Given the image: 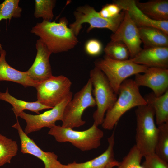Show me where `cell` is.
I'll return each mask as SVG.
<instances>
[{
    "mask_svg": "<svg viewBox=\"0 0 168 168\" xmlns=\"http://www.w3.org/2000/svg\"><path fill=\"white\" fill-rule=\"evenodd\" d=\"M121 10L119 5L113 2L112 3L106 4L98 12L102 17L105 18L111 19L119 16Z\"/></svg>",
    "mask_w": 168,
    "mask_h": 168,
    "instance_id": "obj_31",
    "label": "cell"
},
{
    "mask_svg": "<svg viewBox=\"0 0 168 168\" xmlns=\"http://www.w3.org/2000/svg\"><path fill=\"white\" fill-rule=\"evenodd\" d=\"M139 87L131 79H126L122 83L119 90L118 97L113 106L106 112L101 124L103 128L112 130L128 111L135 107L147 105Z\"/></svg>",
    "mask_w": 168,
    "mask_h": 168,
    "instance_id": "obj_2",
    "label": "cell"
},
{
    "mask_svg": "<svg viewBox=\"0 0 168 168\" xmlns=\"http://www.w3.org/2000/svg\"><path fill=\"white\" fill-rule=\"evenodd\" d=\"M72 97V93L71 92L60 103L51 110L41 114L32 115L24 111L20 113L18 117L24 119L26 123L25 133L28 135L39 131L44 127L50 128L55 125L57 121H62L65 108Z\"/></svg>",
    "mask_w": 168,
    "mask_h": 168,
    "instance_id": "obj_10",
    "label": "cell"
},
{
    "mask_svg": "<svg viewBox=\"0 0 168 168\" xmlns=\"http://www.w3.org/2000/svg\"><path fill=\"white\" fill-rule=\"evenodd\" d=\"M124 18L118 28L110 36L111 41L121 42L127 47L130 58L136 56L142 49L138 28L125 11Z\"/></svg>",
    "mask_w": 168,
    "mask_h": 168,
    "instance_id": "obj_11",
    "label": "cell"
},
{
    "mask_svg": "<svg viewBox=\"0 0 168 168\" xmlns=\"http://www.w3.org/2000/svg\"><path fill=\"white\" fill-rule=\"evenodd\" d=\"M108 146L105 151L99 156L82 163L75 161L66 165L65 168H107L110 163L115 161L114 151L115 143L114 133L108 138Z\"/></svg>",
    "mask_w": 168,
    "mask_h": 168,
    "instance_id": "obj_18",
    "label": "cell"
},
{
    "mask_svg": "<svg viewBox=\"0 0 168 168\" xmlns=\"http://www.w3.org/2000/svg\"><path fill=\"white\" fill-rule=\"evenodd\" d=\"M0 100L7 102L12 105V109L16 118H18V114L24 110H29L39 114L40 111L51 109L42 105L37 100L29 102L18 99L9 93L8 88L5 92L0 91Z\"/></svg>",
    "mask_w": 168,
    "mask_h": 168,
    "instance_id": "obj_22",
    "label": "cell"
},
{
    "mask_svg": "<svg viewBox=\"0 0 168 168\" xmlns=\"http://www.w3.org/2000/svg\"><path fill=\"white\" fill-rule=\"evenodd\" d=\"M35 47L37 54L35 61L27 71L29 77L39 83L53 76L49 61L52 53L40 39L36 42Z\"/></svg>",
    "mask_w": 168,
    "mask_h": 168,
    "instance_id": "obj_14",
    "label": "cell"
},
{
    "mask_svg": "<svg viewBox=\"0 0 168 168\" xmlns=\"http://www.w3.org/2000/svg\"><path fill=\"white\" fill-rule=\"evenodd\" d=\"M17 142L0 133V167L10 163L12 158L17 154Z\"/></svg>",
    "mask_w": 168,
    "mask_h": 168,
    "instance_id": "obj_23",
    "label": "cell"
},
{
    "mask_svg": "<svg viewBox=\"0 0 168 168\" xmlns=\"http://www.w3.org/2000/svg\"><path fill=\"white\" fill-rule=\"evenodd\" d=\"M6 51L0 44V81L15 82L25 87H36L38 83L32 80L27 72L18 70L10 66L7 62Z\"/></svg>",
    "mask_w": 168,
    "mask_h": 168,
    "instance_id": "obj_17",
    "label": "cell"
},
{
    "mask_svg": "<svg viewBox=\"0 0 168 168\" xmlns=\"http://www.w3.org/2000/svg\"><path fill=\"white\" fill-rule=\"evenodd\" d=\"M122 10L127 11L138 28L151 26L157 28L168 35V21H157L147 17L137 7L135 0H116L113 2Z\"/></svg>",
    "mask_w": 168,
    "mask_h": 168,
    "instance_id": "obj_15",
    "label": "cell"
},
{
    "mask_svg": "<svg viewBox=\"0 0 168 168\" xmlns=\"http://www.w3.org/2000/svg\"><path fill=\"white\" fill-rule=\"evenodd\" d=\"M48 133L53 136L57 142H69L82 151L98 148L104 135L103 131L94 123L88 129L82 131L55 125L50 128Z\"/></svg>",
    "mask_w": 168,
    "mask_h": 168,
    "instance_id": "obj_4",
    "label": "cell"
},
{
    "mask_svg": "<svg viewBox=\"0 0 168 168\" xmlns=\"http://www.w3.org/2000/svg\"><path fill=\"white\" fill-rule=\"evenodd\" d=\"M93 89L96 110L94 112V123L97 126L101 125L105 113L114 105L117 98V95L111 86L104 74L95 67L90 73Z\"/></svg>",
    "mask_w": 168,
    "mask_h": 168,
    "instance_id": "obj_6",
    "label": "cell"
},
{
    "mask_svg": "<svg viewBox=\"0 0 168 168\" xmlns=\"http://www.w3.org/2000/svg\"><path fill=\"white\" fill-rule=\"evenodd\" d=\"M143 74L135 75L134 80L137 85L148 87L156 96H159L168 90V69L148 68Z\"/></svg>",
    "mask_w": 168,
    "mask_h": 168,
    "instance_id": "obj_13",
    "label": "cell"
},
{
    "mask_svg": "<svg viewBox=\"0 0 168 168\" xmlns=\"http://www.w3.org/2000/svg\"><path fill=\"white\" fill-rule=\"evenodd\" d=\"M138 28L144 47H168V35L161 30L151 26Z\"/></svg>",
    "mask_w": 168,
    "mask_h": 168,
    "instance_id": "obj_20",
    "label": "cell"
},
{
    "mask_svg": "<svg viewBox=\"0 0 168 168\" xmlns=\"http://www.w3.org/2000/svg\"><path fill=\"white\" fill-rule=\"evenodd\" d=\"M119 162L116 161L110 163L107 166V168H113L114 166H117Z\"/></svg>",
    "mask_w": 168,
    "mask_h": 168,
    "instance_id": "obj_32",
    "label": "cell"
},
{
    "mask_svg": "<svg viewBox=\"0 0 168 168\" xmlns=\"http://www.w3.org/2000/svg\"><path fill=\"white\" fill-rule=\"evenodd\" d=\"M94 64L105 75L117 95L120 86L124 80L132 75L144 73L148 68L136 63L129 59L119 60L106 56L96 60Z\"/></svg>",
    "mask_w": 168,
    "mask_h": 168,
    "instance_id": "obj_5",
    "label": "cell"
},
{
    "mask_svg": "<svg viewBox=\"0 0 168 168\" xmlns=\"http://www.w3.org/2000/svg\"><path fill=\"white\" fill-rule=\"evenodd\" d=\"M72 84L70 80L65 76H52L39 83L35 87L37 100L52 109L70 93Z\"/></svg>",
    "mask_w": 168,
    "mask_h": 168,
    "instance_id": "obj_9",
    "label": "cell"
},
{
    "mask_svg": "<svg viewBox=\"0 0 168 168\" xmlns=\"http://www.w3.org/2000/svg\"><path fill=\"white\" fill-rule=\"evenodd\" d=\"M144 98L147 104L154 110L157 125L168 122V90L159 96H156L152 92Z\"/></svg>",
    "mask_w": 168,
    "mask_h": 168,
    "instance_id": "obj_21",
    "label": "cell"
},
{
    "mask_svg": "<svg viewBox=\"0 0 168 168\" xmlns=\"http://www.w3.org/2000/svg\"><path fill=\"white\" fill-rule=\"evenodd\" d=\"M68 24L65 17L60 18L58 22L43 20L33 26L31 32L40 37L52 54L67 52L78 42Z\"/></svg>",
    "mask_w": 168,
    "mask_h": 168,
    "instance_id": "obj_1",
    "label": "cell"
},
{
    "mask_svg": "<svg viewBox=\"0 0 168 168\" xmlns=\"http://www.w3.org/2000/svg\"><path fill=\"white\" fill-rule=\"evenodd\" d=\"M136 127L135 145L144 157L155 153L158 134L154 110L147 104L137 107L135 111Z\"/></svg>",
    "mask_w": 168,
    "mask_h": 168,
    "instance_id": "obj_3",
    "label": "cell"
},
{
    "mask_svg": "<svg viewBox=\"0 0 168 168\" xmlns=\"http://www.w3.org/2000/svg\"><path fill=\"white\" fill-rule=\"evenodd\" d=\"M106 56L119 60L128 59L130 54L128 49L121 42L110 41L104 49Z\"/></svg>",
    "mask_w": 168,
    "mask_h": 168,
    "instance_id": "obj_25",
    "label": "cell"
},
{
    "mask_svg": "<svg viewBox=\"0 0 168 168\" xmlns=\"http://www.w3.org/2000/svg\"><path fill=\"white\" fill-rule=\"evenodd\" d=\"M12 127L17 131L21 141V151L23 154L32 155L40 160L44 165V168H65L58 160V156L54 152H45L40 149L32 139L24 132L16 118V122Z\"/></svg>",
    "mask_w": 168,
    "mask_h": 168,
    "instance_id": "obj_12",
    "label": "cell"
},
{
    "mask_svg": "<svg viewBox=\"0 0 168 168\" xmlns=\"http://www.w3.org/2000/svg\"><path fill=\"white\" fill-rule=\"evenodd\" d=\"M92 84L90 78L67 104L63 113L62 126L73 129L83 125V113L87 108L96 106L92 95Z\"/></svg>",
    "mask_w": 168,
    "mask_h": 168,
    "instance_id": "obj_7",
    "label": "cell"
},
{
    "mask_svg": "<svg viewBox=\"0 0 168 168\" xmlns=\"http://www.w3.org/2000/svg\"><path fill=\"white\" fill-rule=\"evenodd\" d=\"M56 2L54 0H35V17L42 18L43 21H51L54 17L53 9Z\"/></svg>",
    "mask_w": 168,
    "mask_h": 168,
    "instance_id": "obj_26",
    "label": "cell"
},
{
    "mask_svg": "<svg viewBox=\"0 0 168 168\" xmlns=\"http://www.w3.org/2000/svg\"><path fill=\"white\" fill-rule=\"evenodd\" d=\"M144 157L145 160L141 165L142 168H168V162L155 153L147 155Z\"/></svg>",
    "mask_w": 168,
    "mask_h": 168,
    "instance_id": "obj_29",
    "label": "cell"
},
{
    "mask_svg": "<svg viewBox=\"0 0 168 168\" xmlns=\"http://www.w3.org/2000/svg\"><path fill=\"white\" fill-rule=\"evenodd\" d=\"M133 62L148 68L168 69V47H144L134 58Z\"/></svg>",
    "mask_w": 168,
    "mask_h": 168,
    "instance_id": "obj_16",
    "label": "cell"
},
{
    "mask_svg": "<svg viewBox=\"0 0 168 168\" xmlns=\"http://www.w3.org/2000/svg\"><path fill=\"white\" fill-rule=\"evenodd\" d=\"M117 17L111 19L101 16L92 7L88 5L79 6L74 12L75 21L71 23L69 27L77 36L82 28L83 23L90 25L87 32H89L94 28H106L113 33L118 28L124 17L125 11L122 10Z\"/></svg>",
    "mask_w": 168,
    "mask_h": 168,
    "instance_id": "obj_8",
    "label": "cell"
},
{
    "mask_svg": "<svg viewBox=\"0 0 168 168\" xmlns=\"http://www.w3.org/2000/svg\"><path fill=\"white\" fill-rule=\"evenodd\" d=\"M143 157L135 144L122 161L119 162L116 168H142L141 163Z\"/></svg>",
    "mask_w": 168,
    "mask_h": 168,
    "instance_id": "obj_28",
    "label": "cell"
},
{
    "mask_svg": "<svg viewBox=\"0 0 168 168\" xmlns=\"http://www.w3.org/2000/svg\"><path fill=\"white\" fill-rule=\"evenodd\" d=\"M157 128L155 153L168 162V122L157 125Z\"/></svg>",
    "mask_w": 168,
    "mask_h": 168,
    "instance_id": "obj_24",
    "label": "cell"
},
{
    "mask_svg": "<svg viewBox=\"0 0 168 168\" xmlns=\"http://www.w3.org/2000/svg\"><path fill=\"white\" fill-rule=\"evenodd\" d=\"M84 49L89 55L95 56L99 55L102 52L103 46L101 43L96 39H91L86 42Z\"/></svg>",
    "mask_w": 168,
    "mask_h": 168,
    "instance_id": "obj_30",
    "label": "cell"
},
{
    "mask_svg": "<svg viewBox=\"0 0 168 168\" xmlns=\"http://www.w3.org/2000/svg\"><path fill=\"white\" fill-rule=\"evenodd\" d=\"M137 7L149 19L155 21H168V0H152L146 2L135 0Z\"/></svg>",
    "mask_w": 168,
    "mask_h": 168,
    "instance_id": "obj_19",
    "label": "cell"
},
{
    "mask_svg": "<svg viewBox=\"0 0 168 168\" xmlns=\"http://www.w3.org/2000/svg\"><path fill=\"white\" fill-rule=\"evenodd\" d=\"M19 0H5L0 4V22L2 19H8L21 16L22 8L19 6Z\"/></svg>",
    "mask_w": 168,
    "mask_h": 168,
    "instance_id": "obj_27",
    "label": "cell"
}]
</instances>
